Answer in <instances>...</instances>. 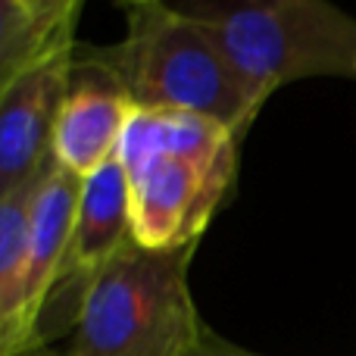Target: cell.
Returning <instances> with one entry per match:
<instances>
[{"label":"cell","instance_id":"1","mask_svg":"<svg viewBox=\"0 0 356 356\" xmlns=\"http://www.w3.org/2000/svg\"><path fill=\"white\" fill-rule=\"evenodd\" d=\"M241 141L216 119L135 106L116 156L129 175L138 244L197 247L234 184Z\"/></svg>","mask_w":356,"mask_h":356},{"label":"cell","instance_id":"2","mask_svg":"<svg viewBox=\"0 0 356 356\" xmlns=\"http://www.w3.org/2000/svg\"><path fill=\"white\" fill-rule=\"evenodd\" d=\"M85 60L113 75L138 110L207 116L241 138L263 110L232 72L207 25L166 0L129 10L122 41L85 50Z\"/></svg>","mask_w":356,"mask_h":356},{"label":"cell","instance_id":"3","mask_svg":"<svg viewBox=\"0 0 356 356\" xmlns=\"http://www.w3.org/2000/svg\"><path fill=\"white\" fill-rule=\"evenodd\" d=\"M197 247L125 244L81 282L69 356H184L203 325L188 269Z\"/></svg>","mask_w":356,"mask_h":356},{"label":"cell","instance_id":"4","mask_svg":"<svg viewBox=\"0 0 356 356\" xmlns=\"http://www.w3.org/2000/svg\"><path fill=\"white\" fill-rule=\"evenodd\" d=\"M194 16L263 106L300 79H356V19L332 0H216Z\"/></svg>","mask_w":356,"mask_h":356},{"label":"cell","instance_id":"5","mask_svg":"<svg viewBox=\"0 0 356 356\" xmlns=\"http://www.w3.org/2000/svg\"><path fill=\"white\" fill-rule=\"evenodd\" d=\"M81 178L54 166L38 181L29 209V244H25L22 282H19V319L25 353L44 347V322L56 291L69 282V244H72L75 203Z\"/></svg>","mask_w":356,"mask_h":356},{"label":"cell","instance_id":"6","mask_svg":"<svg viewBox=\"0 0 356 356\" xmlns=\"http://www.w3.org/2000/svg\"><path fill=\"white\" fill-rule=\"evenodd\" d=\"M75 56L47 63L0 91V200L29 194L54 166V129Z\"/></svg>","mask_w":356,"mask_h":356},{"label":"cell","instance_id":"7","mask_svg":"<svg viewBox=\"0 0 356 356\" xmlns=\"http://www.w3.org/2000/svg\"><path fill=\"white\" fill-rule=\"evenodd\" d=\"M135 113L131 97L97 63L75 56L69 88L54 129V160L75 178L94 175L116 160L129 119Z\"/></svg>","mask_w":356,"mask_h":356},{"label":"cell","instance_id":"8","mask_svg":"<svg viewBox=\"0 0 356 356\" xmlns=\"http://www.w3.org/2000/svg\"><path fill=\"white\" fill-rule=\"evenodd\" d=\"M131 241H135V228H131L129 175L116 156L94 175L81 178L72 244H69V282H75V294L94 269H100Z\"/></svg>","mask_w":356,"mask_h":356},{"label":"cell","instance_id":"9","mask_svg":"<svg viewBox=\"0 0 356 356\" xmlns=\"http://www.w3.org/2000/svg\"><path fill=\"white\" fill-rule=\"evenodd\" d=\"M75 56V25L0 0V91L47 63Z\"/></svg>","mask_w":356,"mask_h":356},{"label":"cell","instance_id":"10","mask_svg":"<svg viewBox=\"0 0 356 356\" xmlns=\"http://www.w3.org/2000/svg\"><path fill=\"white\" fill-rule=\"evenodd\" d=\"M184 356H259V353L244 350V347H238V344H232V341L219 338L213 328H203L200 338L194 341V347H191Z\"/></svg>","mask_w":356,"mask_h":356},{"label":"cell","instance_id":"11","mask_svg":"<svg viewBox=\"0 0 356 356\" xmlns=\"http://www.w3.org/2000/svg\"><path fill=\"white\" fill-rule=\"evenodd\" d=\"M16 3L29 6L31 13H41V16H50V19H60V22L79 25V16H81L85 0H16Z\"/></svg>","mask_w":356,"mask_h":356},{"label":"cell","instance_id":"12","mask_svg":"<svg viewBox=\"0 0 356 356\" xmlns=\"http://www.w3.org/2000/svg\"><path fill=\"white\" fill-rule=\"evenodd\" d=\"M116 3H122L125 10H135V6H144V3H160V0H116Z\"/></svg>","mask_w":356,"mask_h":356},{"label":"cell","instance_id":"13","mask_svg":"<svg viewBox=\"0 0 356 356\" xmlns=\"http://www.w3.org/2000/svg\"><path fill=\"white\" fill-rule=\"evenodd\" d=\"M22 356H50V353H44V347H38V350H29V353H22Z\"/></svg>","mask_w":356,"mask_h":356}]
</instances>
